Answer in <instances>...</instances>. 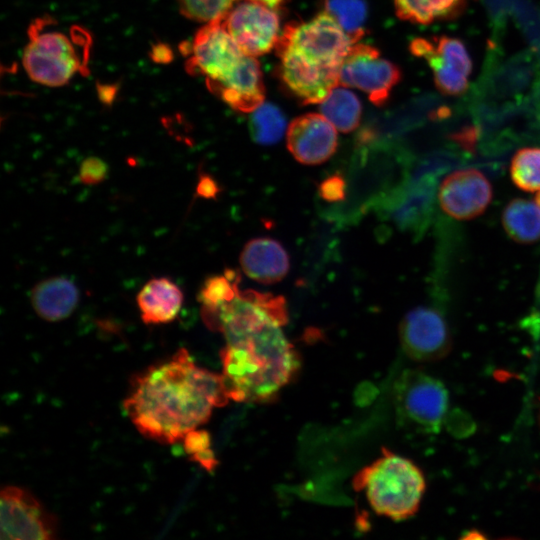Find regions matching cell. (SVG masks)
Here are the masks:
<instances>
[{"mask_svg":"<svg viewBox=\"0 0 540 540\" xmlns=\"http://www.w3.org/2000/svg\"><path fill=\"white\" fill-rule=\"evenodd\" d=\"M46 19L36 20L29 28V42L24 48L22 63L36 83L58 87L86 68L73 38L57 30H46ZM87 37V36H86ZM85 37V38H86Z\"/></svg>","mask_w":540,"mask_h":540,"instance_id":"5b68a950","label":"cell"},{"mask_svg":"<svg viewBox=\"0 0 540 540\" xmlns=\"http://www.w3.org/2000/svg\"><path fill=\"white\" fill-rule=\"evenodd\" d=\"M223 23L243 53L253 57L268 53L281 35L279 17L273 8L253 0L233 5Z\"/></svg>","mask_w":540,"mask_h":540,"instance_id":"8fae6325","label":"cell"},{"mask_svg":"<svg viewBox=\"0 0 540 540\" xmlns=\"http://www.w3.org/2000/svg\"><path fill=\"white\" fill-rule=\"evenodd\" d=\"M229 400L222 375L197 366L180 348L135 378L123 407L143 436L174 444Z\"/></svg>","mask_w":540,"mask_h":540,"instance_id":"7a4b0ae2","label":"cell"},{"mask_svg":"<svg viewBox=\"0 0 540 540\" xmlns=\"http://www.w3.org/2000/svg\"><path fill=\"white\" fill-rule=\"evenodd\" d=\"M401 73L392 62L381 58L373 46L355 43L345 57L339 74V85L365 92L375 105L384 104Z\"/></svg>","mask_w":540,"mask_h":540,"instance_id":"30bf717a","label":"cell"},{"mask_svg":"<svg viewBox=\"0 0 540 540\" xmlns=\"http://www.w3.org/2000/svg\"><path fill=\"white\" fill-rule=\"evenodd\" d=\"M502 222L507 235L522 244L540 239V204L526 199H514L503 211Z\"/></svg>","mask_w":540,"mask_h":540,"instance_id":"ffe728a7","label":"cell"},{"mask_svg":"<svg viewBox=\"0 0 540 540\" xmlns=\"http://www.w3.org/2000/svg\"><path fill=\"white\" fill-rule=\"evenodd\" d=\"M240 263L246 275L265 284L282 280L289 270L286 250L270 238L250 240L242 250Z\"/></svg>","mask_w":540,"mask_h":540,"instance_id":"e0dca14e","label":"cell"},{"mask_svg":"<svg viewBox=\"0 0 540 540\" xmlns=\"http://www.w3.org/2000/svg\"><path fill=\"white\" fill-rule=\"evenodd\" d=\"M197 195L203 198H214L218 192L219 187L216 181L207 174H201L197 189Z\"/></svg>","mask_w":540,"mask_h":540,"instance_id":"4dcf8cb0","label":"cell"},{"mask_svg":"<svg viewBox=\"0 0 540 540\" xmlns=\"http://www.w3.org/2000/svg\"><path fill=\"white\" fill-rule=\"evenodd\" d=\"M320 196L327 202H338L345 197V180L339 174L325 179L319 187Z\"/></svg>","mask_w":540,"mask_h":540,"instance_id":"f546056e","label":"cell"},{"mask_svg":"<svg viewBox=\"0 0 540 540\" xmlns=\"http://www.w3.org/2000/svg\"><path fill=\"white\" fill-rule=\"evenodd\" d=\"M253 1H257L271 8H275L278 5H280L284 0H253Z\"/></svg>","mask_w":540,"mask_h":540,"instance_id":"d6a6232c","label":"cell"},{"mask_svg":"<svg viewBox=\"0 0 540 540\" xmlns=\"http://www.w3.org/2000/svg\"><path fill=\"white\" fill-rule=\"evenodd\" d=\"M336 130L322 114H304L290 123L287 147L298 162L306 165L321 164L336 151Z\"/></svg>","mask_w":540,"mask_h":540,"instance_id":"5bb4252c","label":"cell"},{"mask_svg":"<svg viewBox=\"0 0 540 540\" xmlns=\"http://www.w3.org/2000/svg\"><path fill=\"white\" fill-rule=\"evenodd\" d=\"M431 201V187L416 180L380 196L374 206L377 212L399 228L418 230L425 222Z\"/></svg>","mask_w":540,"mask_h":540,"instance_id":"9a60e30c","label":"cell"},{"mask_svg":"<svg viewBox=\"0 0 540 540\" xmlns=\"http://www.w3.org/2000/svg\"><path fill=\"white\" fill-rule=\"evenodd\" d=\"M514 184L528 192H540V148H523L515 153L510 166Z\"/></svg>","mask_w":540,"mask_h":540,"instance_id":"cb8c5ba5","label":"cell"},{"mask_svg":"<svg viewBox=\"0 0 540 540\" xmlns=\"http://www.w3.org/2000/svg\"><path fill=\"white\" fill-rule=\"evenodd\" d=\"M200 312L208 328L226 341L220 358L229 399L269 401L294 377L300 362L282 329L288 322L282 296L240 291L232 300Z\"/></svg>","mask_w":540,"mask_h":540,"instance_id":"6da1fadb","label":"cell"},{"mask_svg":"<svg viewBox=\"0 0 540 540\" xmlns=\"http://www.w3.org/2000/svg\"><path fill=\"white\" fill-rule=\"evenodd\" d=\"M353 486L365 491L377 514L401 521L419 509L426 482L411 460L384 448L381 457L355 476Z\"/></svg>","mask_w":540,"mask_h":540,"instance_id":"277c9868","label":"cell"},{"mask_svg":"<svg viewBox=\"0 0 540 540\" xmlns=\"http://www.w3.org/2000/svg\"><path fill=\"white\" fill-rule=\"evenodd\" d=\"M207 86L230 107L244 113H252L264 100L260 65L256 57L249 55L229 76Z\"/></svg>","mask_w":540,"mask_h":540,"instance_id":"2e32d148","label":"cell"},{"mask_svg":"<svg viewBox=\"0 0 540 540\" xmlns=\"http://www.w3.org/2000/svg\"><path fill=\"white\" fill-rule=\"evenodd\" d=\"M394 399L399 419L425 433L440 431L449 409L443 382L420 370H406L397 380Z\"/></svg>","mask_w":540,"mask_h":540,"instance_id":"8992f818","label":"cell"},{"mask_svg":"<svg viewBox=\"0 0 540 540\" xmlns=\"http://www.w3.org/2000/svg\"><path fill=\"white\" fill-rule=\"evenodd\" d=\"M181 13L188 19L209 23L222 19L236 0H177Z\"/></svg>","mask_w":540,"mask_h":540,"instance_id":"4316f807","label":"cell"},{"mask_svg":"<svg viewBox=\"0 0 540 540\" xmlns=\"http://www.w3.org/2000/svg\"><path fill=\"white\" fill-rule=\"evenodd\" d=\"M238 282L239 275L232 270H226L222 275L208 277L198 294L201 309H214L232 300L240 292Z\"/></svg>","mask_w":540,"mask_h":540,"instance_id":"d4e9b609","label":"cell"},{"mask_svg":"<svg viewBox=\"0 0 540 540\" xmlns=\"http://www.w3.org/2000/svg\"><path fill=\"white\" fill-rule=\"evenodd\" d=\"M182 441L186 453L193 461L207 470H212L216 466V460L210 448V436L206 431L194 429L188 432Z\"/></svg>","mask_w":540,"mask_h":540,"instance_id":"83f0119b","label":"cell"},{"mask_svg":"<svg viewBox=\"0 0 540 540\" xmlns=\"http://www.w3.org/2000/svg\"><path fill=\"white\" fill-rule=\"evenodd\" d=\"M137 304L145 324H166L179 314L183 293L170 279L154 278L139 291Z\"/></svg>","mask_w":540,"mask_h":540,"instance_id":"ac0fdd59","label":"cell"},{"mask_svg":"<svg viewBox=\"0 0 540 540\" xmlns=\"http://www.w3.org/2000/svg\"><path fill=\"white\" fill-rule=\"evenodd\" d=\"M438 198L442 210L450 217L468 220L485 211L492 198V187L480 171L462 169L443 180Z\"/></svg>","mask_w":540,"mask_h":540,"instance_id":"4fadbf2b","label":"cell"},{"mask_svg":"<svg viewBox=\"0 0 540 540\" xmlns=\"http://www.w3.org/2000/svg\"><path fill=\"white\" fill-rule=\"evenodd\" d=\"M286 120L276 106L262 103L252 112L250 132L253 139L262 145H271L279 141L284 133Z\"/></svg>","mask_w":540,"mask_h":540,"instance_id":"603a6c76","label":"cell"},{"mask_svg":"<svg viewBox=\"0 0 540 540\" xmlns=\"http://www.w3.org/2000/svg\"><path fill=\"white\" fill-rule=\"evenodd\" d=\"M465 4L466 0H394L399 18L419 24L454 18Z\"/></svg>","mask_w":540,"mask_h":540,"instance_id":"44dd1931","label":"cell"},{"mask_svg":"<svg viewBox=\"0 0 540 540\" xmlns=\"http://www.w3.org/2000/svg\"><path fill=\"white\" fill-rule=\"evenodd\" d=\"M168 54H170L168 48L163 45H160L157 48L155 47L153 50V58L160 62L167 61L169 59Z\"/></svg>","mask_w":540,"mask_h":540,"instance_id":"1f68e13d","label":"cell"},{"mask_svg":"<svg viewBox=\"0 0 540 540\" xmlns=\"http://www.w3.org/2000/svg\"><path fill=\"white\" fill-rule=\"evenodd\" d=\"M79 301V290L66 277H51L35 285L31 292V302L35 312L50 322L69 317Z\"/></svg>","mask_w":540,"mask_h":540,"instance_id":"d6986e66","label":"cell"},{"mask_svg":"<svg viewBox=\"0 0 540 540\" xmlns=\"http://www.w3.org/2000/svg\"><path fill=\"white\" fill-rule=\"evenodd\" d=\"M400 342L407 356L418 362L437 361L449 353L451 337L443 316L430 307H418L402 319Z\"/></svg>","mask_w":540,"mask_h":540,"instance_id":"7c38bea8","label":"cell"},{"mask_svg":"<svg viewBox=\"0 0 540 540\" xmlns=\"http://www.w3.org/2000/svg\"><path fill=\"white\" fill-rule=\"evenodd\" d=\"M320 111L337 130L348 133L358 126L362 108L353 92L336 86L320 103Z\"/></svg>","mask_w":540,"mask_h":540,"instance_id":"7402d4cb","label":"cell"},{"mask_svg":"<svg viewBox=\"0 0 540 540\" xmlns=\"http://www.w3.org/2000/svg\"><path fill=\"white\" fill-rule=\"evenodd\" d=\"M56 518L30 492L6 486L0 494L2 540H51L57 537Z\"/></svg>","mask_w":540,"mask_h":540,"instance_id":"52a82bcc","label":"cell"},{"mask_svg":"<svg viewBox=\"0 0 540 540\" xmlns=\"http://www.w3.org/2000/svg\"><path fill=\"white\" fill-rule=\"evenodd\" d=\"M325 7L343 30L355 42H358L363 35L367 16L365 2L363 0H327Z\"/></svg>","mask_w":540,"mask_h":540,"instance_id":"484cf974","label":"cell"},{"mask_svg":"<svg viewBox=\"0 0 540 540\" xmlns=\"http://www.w3.org/2000/svg\"><path fill=\"white\" fill-rule=\"evenodd\" d=\"M355 43L327 11L288 25L276 45L283 81L305 104L321 103L339 85L341 65Z\"/></svg>","mask_w":540,"mask_h":540,"instance_id":"3957f363","label":"cell"},{"mask_svg":"<svg viewBox=\"0 0 540 540\" xmlns=\"http://www.w3.org/2000/svg\"><path fill=\"white\" fill-rule=\"evenodd\" d=\"M107 164L98 157H88L80 165L79 180L86 185H96L105 180Z\"/></svg>","mask_w":540,"mask_h":540,"instance_id":"f1b7e54d","label":"cell"},{"mask_svg":"<svg viewBox=\"0 0 540 540\" xmlns=\"http://www.w3.org/2000/svg\"><path fill=\"white\" fill-rule=\"evenodd\" d=\"M410 51L428 62L440 92L457 96L467 90L472 62L461 40L449 36L416 38Z\"/></svg>","mask_w":540,"mask_h":540,"instance_id":"9c48e42d","label":"cell"},{"mask_svg":"<svg viewBox=\"0 0 540 540\" xmlns=\"http://www.w3.org/2000/svg\"><path fill=\"white\" fill-rule=\"evenodd\" d=\"M245 55L222 18L206 23L195 34L186 68L191 74L204 76L206 83H213L229 76Z\"/></svg>","mask_w":540,"mask_h":540,"instance_id":"ba28073f","label":"cell"}]
</instances>
